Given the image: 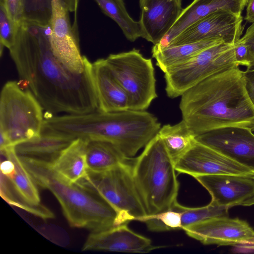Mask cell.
<instances>
[{"label": "cell", "instance_id": "cell-29", "mask_svg": "<svg viewBox=\"0 0 254 254\" xmlns=\"http://www.w3.org/2000/svg\"><path fill=\"white\" fill-rule=\"evenodd\" d=\"M141 221L144 222L148 229L152 231L160 232L182 229L181 214L173 209L154 215H147Z\"/></svg>", "mask_w": 254, "mask_h": 254}, {"label": "cell", "instance_id": "cell-28", "mask_svg": "<svg viewBox=\"0 0 254 254\" xmlns=\"http://www.w3.org/2000/svg\"><path fill=\"white\" fill-rule=\"evenodd\" d=\"M53 14L52 0H23L22 21L47 26Z\"/></svg>", "mask_w": 254, "mask_h": 254}, {"label": "cell", "instance_id": "cell-1", "mask_svg": "<svg viewBox=\"0 0 254 254\" xmlns=\"http://www.w3.org/2000/svg\"><path fill=\"white\" fill-rule=\"evenodd\" d=\"M50 33V25L19 23L9 50L20 85L31 91L46 111L45 115L98 110L92 65L80 74L70 71L54 55Z\"/></svg>", "mask_w": 254, "mask_h": 254}, {"label": "cell", "instance_id": "cell-7", "mask_svg": "<svg viewBox=\"0 0 254 254\" xmlns=\"http://www.w3.org/2000/svg\"><path fill=\"white\" fill-rule=\"evenodd\" d=\"M76 183L100 196L116 211L117 226L141 221L147 215L133 180L131 166L127 162L105 172H88Z\"/></svg>", "mask_w": 254, "mask_h": 254}, {"label": "cell", "instance_id": "cell-12", "mask_svg": "<svg viewBox=\"0 0 254 254\" xmlns=\"http://www.w3.org/2000/svg\"><path fill=\"white\" fill-rule=\"evenodd\" d=\"M204 245L238 246L254 244V230L249 223L228 216L214 217L183 229Z\"/></svg>", "mask_w": 254, "mask_h": 254}, {"label": "cell", "instance_id": "cell-4", "mask_svg": "<svg viewBox=\"0 0 254 254\" xmlns=\"http://www.w3.org/2000/svg\"><path fill=\"white\" fill-rule=\"evenodd\" d=\"M37 186L56 197L69 224L97 232L117 226L116 211L102 197L59 174L50 161L19 156Z\"/></svg>", "mask_w": 254, "mask_h": 254}, {"label": "cell", "instance_id": "cell-3", "mask_svg": "<svg viewBox=\"0 0 254 254\" xmlns=\"http://www.w3.org/2000/svg\"><path fill=\"white\" fill-rule=\"evenodd\" d=\"M160 127L157 118L145 110H98L82 114L45 116L41 133L107 141L130 159L157 134Z\"/></svg>", "mask_w": 254, "mask_h": 254}, {"label": "cell", "instance_id": "cell-5", "mask_svg": "<svg viewBox=\"0 0 254 254\" xmlns=\"http://www.w3.org/2000/svg\"><path fill=\"white\" fill-rule=\"evenodd\" d=\"M131 172L147 215L172 208L177 201L179 183L174 162L158 134L134 160Z\"/></svg>", "mask_w": 254, "mask_h": 254}, {"label": "cell", "instance_id": "cell-34", "mask_svg": "<svg viewBox=\"0 0 254 254\" xmlns=\"http://www.w3.org/2000/svg\"><path fill=\"white\" fill-rule=\"evenodd\" d=\"M0 167L1 174L8 179L13 177L15 172V167L11 160L6 158L1 162Z\"/></svg>", "mask_w": 254, "mask_h": 254}, {"label": "cell", "instance_id": "cell-9", "mask_svg": "<svg viewBox=\"0 0 254 254\" xmlns=\"http://www.w3.org/2000/svg\"><path fill=\"white\" fill-rule=\"evenodd\" d=\"M235 66H239L235 59L234 44L222 42L211 46L164 73L167 95L171 98L181 96L211 75Z\"/></svg>", "mask_w": 254, "mask_h": 254}, {"label": "cell", "instance_id": "cell-24", "mask_svg": "<svg viewBox=\"0 0 254 254\" xmlns=\"http://www.w3.org/2000/svg\"><path fill=\"white\" fill-rule=\"evenodd\" d=\"M86 157L88 172L92 173L109 170L129 159L114 144L96 139H88Z\"/></svg>", "mask_w": 254, "mask_h": 254}, {"label": "cell", "instance_id": "cell-31", "mask_svg": "<svg viewBox=\"0 0 254 254\" xmlns=\"http://www.w3.org/2000/svg\"><path fill=\"white\" fill-rule=\"evenodd\" d=\"M236 62L239 66H247L246 70L254 69V57L249 47L241 38L234 44Z\"/></svg>", "mask_w": 254, "mask_h": 254}, {"label": "cell", "instance_id": "cell-19", "mask_svg": "<svg viewBox=\"0 0 254 254\" xmlns=\"http://www.w3.org/2000/svg\"><path fill=\"white\" fill-rule=\"evenodd\" d=\"M248 1V0H193L183 8L177 20L162 40L153 47L158 49L167 47L186 28L217 10H224L241 16Z\"/></svg>", "mask_w": 254, "mask_h": 254}, {"label": "cell", "instance_id": "cell-15", "mask_svg": "<svg viewBox=\"0 0 254 254\" xmlns=\"http://www.w3.org/2000/svg\"><path fill=\"white\" fill-rule=\"evenodd\" d=\"M1 155L11 160L14 164L15 172L8 179L13 189L5 192L2 198L10 205L23 209L41 218H46L49 209L41 202L37 186L17 154L15 146L0 149Z\"/></svg>", "mask_w": 254, "mask_h": 254}, {"label": "cell", "instance_id": "cell-21", "mask_svg": "<svg viewBox=\"0 0 254 254\" xmlns=\"http://www.w3.org/2000/svg\"><path fill=\"white\" fill-rule=\"evenodd\" d=\"M75 139L64 135L41 133L15 145V150L19 156L53 161Z\"/></svg>", "mask_w": 254, "mask_h": 254}, {"label": "cell", "instance_id": "cell-36", "mask_svg": "<svg viewBox=\"0 0 254 254\" xmlns=\"http://www.w3.org/2000/svg\"><path fill=\"white\" fill-rule=\"evenodd\" d=\"M245 20L252 23H254V0H248Z\"/></svg>", "mask_w": 254, "mask_h": 254}, {"label": "cell", "instance_id": "cell-26", "mask_svg": "<svg viewBox=\"0 0 254 254\" xmlns=\"http://www.w3.org/2000/svg\"><path fill=\"white\" fill-rule=\"evenodd\" d=\"M102 11L113 20L126 38L134 42L142 37L139 21L133 20L127 10L124 0H94Z\"/></svg>", "mask_w": 254, "mask_h": 254}, {"label": "cell", "instance_id": "cell-10", "mask_svg": "<svg viewBox=\"0 0 254 254\" xmlns=\"http://www.w3.org/2000/svg\"><path fill=\"white\" fill-rule=\"evenodd\" d=\"M52 4L50 39L53 52L70 71L82 73L92 63L81 54L76 27L70 24L69 11L59 0H52Z\"/></svg>", "mask_w": 254, "mask_h": 254}, {"label": "cell", "instance_id": "cell-2", "mask_svg": "<svg viewBox=\"0 0 254 254\" xmlns=\"http://www.w3.org/2000/svg\"><path fill=\"white\" fill-rule=\"evenodd\" d=\"M181 97L182 120L196 136L226 127L254 131V105L239 66L211 75Z\"/></svg>", "mask_w": 254, "mask_h": 254}, {"label": "cell", "instance_id": "cell-39", "mask_svg": "<svg viewBox=\"0 0 254 254\" xmlns=\"http://www.w3.org/2000/svg\"><path fill=\"white\" fill-rule=\"evenodd\" d=\"M252 205H254V194L242 204V206H251Z\"/></svg>", "mask_w": 254, "mask_h": 254}, {"label": "cell", "instance_id": "cell-14", "mask_svg": "<svg viewBox=\"0 0 254 254\" xmlns=\"http://www.w3.org/2000/svg\"><path fill=\"white\" fill-rule=\"evenodd\" d=\"M195 138L254 172V134L251 129L222 127L199 134Z\"/></svg>", "mask_w": 254, "mask_h": 254}, {"label": "cell", "instance_id": "cell-13", "mask_svg": "<svg viewBox=\"0 0 254 254\" xmlns=\"http://www.w3.org/2000/svg\"><path fill=\"white\" fill-rule=\"evenodd\" d=\"M177 172L194 177L197 176L254 174L220 152L198 141L175 162Z\"/></svg>", "mask_w": 254, "mask_h": 254}, {"label": "cell", "instance_id": "cell-8", "mask_svg": "<svg viewBox=\"0 0 254 254\" xmlns=\"http://www.w3.org/2000/svg\"><path fill=\"white\" fill-rule=\"evenodd\" d=\"M105 60L128 97L129 109L146 110L157 97L151 59L145 58L139 50L133 49L110 54Z\"/></svg>", "mask_w": 254, "mask_h": 254}, {"label": "cell", "instance_id": "cell-35", "mask_svg": "<svg viewBox=\"0 0 254 254\" xmlns=\"http://www.w3.org/2000/svg\"><path fill=\"white\" fill-rule=\"evenodd\" d=\"M241 38L248 45L254 57V23L248 28L245 34Z\"/></svg>", "mask_w": 254, "mask_h": 254}, {"label": "cell", "instance_id": "cell-23", "mask_svg": "<svg viewBox=\"0 0 254 254\" xmlns=\"http://www.w3.org/2000/svg\"><path fill=\"white\" fill-rule=\"evenodd\" d=\"M222 42L219 39H206L161 49L152 47L151 52L156 65L165 73L169 69L185 63L203 50Z\"/></svg>", "mask_w": 254, "mask_h": 254}, {"label": "cell", "instance_id": "cell-27", "mask_svg": "<svg viewBox=\"0 0 254 254\" xmlns=\"http://www.w3.org/2000/svg\"><path fill=\"white\" fill-rule=\"evenodd\" d=\"M180 212L182 217V229L190 225L216 217L228 216V208L210 202L199 207H188L179 204L177 201L172 208Z\"/></svg>", "mask_w": 254, "mask_h": 254}, {"label": "cell", "instance_id": "cell-37", "mask_svg": "<svg viewBox=\"0 0 254 254\" xmlns=\"http://www.w3.org/2000/svg\"><path fill=\"white\" fill-rule=\"evenodd\" d=\"M61 4L69 12H76L79 0H59Z\"/></svg>", "mask_w": 254, "mask_h": 254}, {"label": "cell", "instance_id": "cell-38", "mask_svg": "<svg viewBox=\"0 0 254 254\" xmlns=\"http://www.w3.org/2000/svg\"><path fill=\"white\" fill-rule=\"evenodd\" d=\"M234 249L237 253H252L254 252V244H247L238 246Z\"/></svg>", "mask_w": 254, "mask_h": 254}, {"label": "cell", "instance_id": "cell-30", "mask_svg": "<svg viewBox=\"0 0 254 254\" xmlns=\"http://www.w3.org/2000/svg\"><path fill=\"white\" fill-rule=\"evenodd\" d=\"M19 24L9 17L4 4L0 2V44L9 50L13 45Z\"/></svg>", "mask_w": 254, "mask_h": 254}, {"label": "cell", "instance_id": "cell-22", "mask_svg": "<svg viewBox=\"0 0 254 254\" xmlns=\"http://www.w3.org/2000/svg\"><path fill=\"white\" fill-rule=\"evenodd\" d=\"M87 141L85 138H76L51 161L56 171L71 183H77L88 174L86 157Z\"/></svg>", "mask_w": 254, "mask_h": 254}, {"label": "cell", "instance_id": "cell-25", "mask_svg": "<svg viewBox=\"0 0 254 254\" xmlns=\"http://www.w3.org/2000/svg\"><path fill=\"white\" fill-rule=\"evenodd\" d=\"M157 134L174 163L196 142V135L183 120L173 125H164Z\"/></svg>", "mask_w": 254, "mask_h": 254}, {"label": "cell", "instance_id": "cell-20", "mask_svg": "<svg viewBox=\"0 0 254 254\" xmlns=\"http://www.w3.org/2000/svg\"><path fill=\"white\" fill-rule=\"evenodd\" d=\"M92 73L99 111L113 112L129 109L128 97L112 73L105 59H99L92 63Z\"/></svg>", "mask_w": 254, "mask_h": 254}, {"label": "cell", "instance_id": "cell-16", "mask_svg": "<svg viewBox=\"0 0 254 254\" xmlns=\"http://www.w3.org/2000/svg\"><path fill=\"white\" fill-rule=\"evenodd\" d=\"M193 178L209 192L211 202L228 209L242 205L254 194V174L209 175Z\"/></svg>", "mask_w": 254, "mask_h": 254}, {"label": "cell", "instance_id": "cell-17", "mask_svg": "<svg viewBox=\"0 0 254 254\" xmlns=\"http://www.w3.org/2000/svg\"><path fill=\"white\" fill-rule=\"evenodd\" d=\"M142 38L159 44L174 25L183 8L182 0H139Z\"/></svg>", "mask_w": 254, "mask_h": 254}, {"label": "cell", "instance_id": "cell-32", "mask_svg": "<svg viewBox=\"0 0 254 254\" xmlns=\"http://www.w3.org/2000/svg\"><path fill=\"white\" fill-rule=\"evenodd\" d=\"M3 3L10 18L16 23L22 21L23 0H0Z\"/></svg>", "mask_w": 254, "mask_h": 254}, {"label": "cell", "instance_id": "cell-6", "mask_svg": "<svg viewBox=\"0 0 254 254\" xmlns=\"http://www.w3.org/2000/svg\"><path fill=\"white\" fill-rule=\"evenodd\" d=\"M43 110L31 91L18 81L6 82L0 96V134L11 146L39 136L45 118Z\"/></svg>", "mask_w": 254, "mask_h": 254}, {"label": "cell", "instance_id": "cell-18", "mask_svg": "<svg viewBox=\"0 0 254 254\" xmlns=\"http://www.w3.org/2000/svg\"><path fill=\"white\" fill-rule=\"evenodd\" d=\"M159 248L153 246L149 239L136 233L127 224H124L91 232L82 250L145 253Z\"/></svg>", "mask_w": 254, "mask_h": 254}, {"label": "cell", "instance_id": "cell-33", "mask_svg": "<svg viewBox=\"0 0 254 254\" xmlns=\"http://www.w3.org/2000/svg\"><path fill=\"white\" fill-rule=\"evenodd\" d=\"M244 76L248 94L254 105V69L244 71Z\"/></svg>", "mask_w": 254, "mask_h": 254}, {"label": "cell", "instance_id": "cell-11", "mask_svg": "<svg viewBox=\"0 0 254 254\" xmlns=\"http://www.w3.org/2000/svg\"><path fill=\"white\" fill-rule=\"evenodd\" d=\"M242 15L224 10H217L186 28L167 47L210 39H219L225 43L234 44L242 34Z\"/></svg>", "mask_w": 254, "mask_h": 254}]
</instances>
